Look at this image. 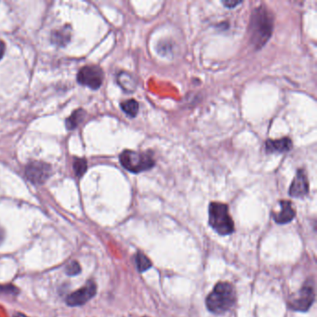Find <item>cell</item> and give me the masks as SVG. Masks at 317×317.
<instances>
[{
    "label": "cell",
    "mask_w": 317,
    "mask_h": 317,
    "mask_svg": "<svg viewBox=\"0 0 317 317\" xmlns=\"http://www.w3.org/2000/svg\"><path fill=\"white\" fill-rule=\"evenodd\" d=\"M4 238H5V232L0 227V245L2 244V242L4 241Z\"/></svg>",
    "instance_id": "22"
},
{
    "label": "cell",
    "mask_w": 317,
    "mask_h": 317,
    "mask_svg": "<svg viewBox=\"0 0 317 317\" xmlns=\"http://www.w3.org/2000/svg\"><path fill=\"white\" fill-rule=\"evenodd\" d=\"M273 30V17L267 7L262 6L254 10L249 22V34L256 49H262L268 42Z\"/></svg>",
    "instance_id": "1"
},
{
    "label": "cell",
    "mask_w": 317,
    "mask_h": 317,
    "mask_svg": "<svg viewBox=\"0 0 317 317\" xmlns=\"http://www.w3.org/2000/svg\"><path fill=\"white\" fill-rule=\"evenodd\" d=\"M80 272H81V267L78 262H72L71 264H68L66 268V273L69 275H77L78 273H80Z\"/></svg>",
    "instance_id": "18"
},
{
    "label": "cell",
    "mask_w": 317,
    "mask_h": 317,
    "mask_svg": "<svg viewBox=\"0 0 317 317\" xmlns=\"http://www.w3.org/2000/svg\"><path fill=\"white\" fill-rule=\"evenodd\" d=\"M117 82L119 84V86L127 92H132L136 88L137 83L135 79L133 78L132 74L126 73V72L118 73Z\"/></svg>",
    "instance_id": "12"
},
{
    "label": "cell",
    "mask_w": 317,
    "mask_h": 317,
    "mask_svg": "<svg viewBox=\"0 0 317 317\" xmlns=\"http://www.w3.org/2000/svg\"><path fill=\"white\" fill-rule=\"evenodd\" d=\"M280 206H281V211H279L278 213H273V219L277 223L285 225L294 219L296 212L293 209L290 201H280Z\"/></svg>",
    "instance_id": "10"
},
{
    "label": "cell",
    "mask_w": 317,
    "mask_h": 317,
    "mask_svg": "<svg viewBox=\"0 0 317 317\" xmlns=\"http://www.w3.org/2000/svg\"><path fill=\"white\" fill-rule=\"evenodd\" d=\"M0 293H5V294H12L17 295L18 289L15 288L14 286H0Z\"/></svg>",
    "instance_id": "19"
},
{
    "label": "cell",
    "mask_w": 317,
    "mask_h": 317,
    "mask_svg": "<svg viewBox=\"0 0 317 317\" xmlns=\"http://www.w3.org/2000/svg\"><path fill=\"white\" fill-rule=\"evenodd\" d=\"M292 148V141L289 138L279 140H268L265 142V150L267 153H286Z\"/></svg>",
    "instance_id": "11"
},
{
    "label": "cell",
    "mask_w": 317,
    "mask_h": 317,
    "mask_svg": "<svg viewBox=\"0 0 317 317\" xmlns=\"http://www.w3.org/2000/svg\"><path fill=\"white\" fill-rule=\"evenodd\" d=\"M84 111L77 110L72 114V116L66 120V127L68 129H73L78 127V124L83 119Z\"/></svg>",
    "instance_id": "16"
},
{
    "label": "cell",
    "mask_w": 317,
    "mask_h": 317,
    "mask_svg": "<svg viewBox=\"0 0 317 317\" xmlns=\"http://www.w3.org/2000/svg\"><path fill=\"white\" fill-rule=\"evenodd\" d=\"M120 163L127 171L132 173H140L151 170L156 165L153 156L148 153L125 150L119 156Z\"/></svg>",
    "instance_id": "4"
},
{
    "label": "cell",
    "mask_w": 317,
    "mask_h": 317,
    "mask_svg": "<svg viewBox=\"0 0 317 317\" xmlns=\"http://www.w3.org/2000/svg\"><path fill=\"white\" fill-rule=\"evenodd\" d=\"M315 298L314 288L311 282H307L303 286V288L299 293L298 298L293 301L290 307L295 311L306 312L309 308L312 306V303Z\"/></svg>",
    "instance_id": "8"
},
{
    "label": "cell",
    "mask_w": 317,
    "mask_h": 317,
    "mask_svg": "<svg viewBox=\"0 0 317 317\" xmlns=\"http://www.w3.org/2000/svg\"><path fill=\"white\" fill-rule=\"evenodd\" d=\"M235 290L227 282H220L215 286L212 292L208 296L206 303L210 312L217 314L227 312L235 303Z\"/></svg>",
    "instance_id": "2"
},
{
    "label": "cell",
    "mask_w": 317,
    "mask_h": 317,
    "mask_svg": "<svg viewBox=\"0 0 317 317\" xmlns=\"http://www.w3.org/2000/svg\"><path fill=\"white\" fill-rule=\"evenodd\" d=\"M97 287L92 281H88L83 288H79L77 291L70 294L66 299V303L69 306H80L88 303L89 300L96 295Z\"/></svg>",
    "instance_id": "7"
},
{
    "label": "cell",
    "mask_w": 317,
    "mask_h": 317,
    "mask_svg": "<svg viewBox=\"0 0 317 317\" xmlns=\"http://www.w3.org/2000/svg\"><path fill=\"white\" fill-rule=\"evenodd\" d=\"M70 30L68 27H66L65 29H60L58 31H55L52 33V42L54 44H57L58 46H64L70 40Z\"/></svg>",
    "instance_id": "13"
},
{
    "label": "cell",
    "mask_w": 317,
    "mask_h": 317,
    "mask_svg": "<svg viewBox=\"0 0 317 317\" xmlns=\"http://www.w3.org/2000/svg\"><path fill=\"white\" fill-rule=\"evenodd\" d=\"M6 51V45L2 40H0V60L3 58Z\"/></svg>",
    "instance_id": "21"
},
{
    "label": "cell",
    "mask_w": 317,
    "mask_h": 317,
    "mask_svg": "<svg viewBox=\"0 0 317 317\" xmlns=\"http://www.w3.org/2000/svg\"><path fill=\"white\" fill-rule=\"evenodd\" d=\"M136 264L138 271L140 273H143L152 267L151 260L148 259L146 256L142 252H138V254H137Z\"/></svg>",
    "instance_id": "15"
},
{
    "label": "cell",
    "mask_w": 317,
    "mask_h": 317,
    "mask_svg": "<svg viewBox=\"0 0 317 317\" xmlns=\"http://www.w3.org/2000/svg\"><path fill=\"white\" fill-rule=\"evenodd\" d=\"M13 317H27V316H26L25 314H24V313H22V312H16V313H14V315H13Z\"/></svg>",
    "instance_id": "23"
},
{
    "label": "cell",
    "mask_w": 317,
    "mask_h": 317,
    "mask_svg": "<svg viewBox=\"0 0 317 317\" xmlns=\"http://www.w3.org/2000/svg\"><path fill=\"white\" fill-rule=\"evenodd\" d=\"M309 193L307 176L303 170H299L289 188V195L293 197L302 198Z\"/></svg>",
    "instance_id": "9"
},
{
    "label": "cell",
    "mask_w": 317,
    "mask_h": 317,
    "mask_svg": "<svg viewBox=\"0 0 317 317\" xmlns=\"http://www.w3.org/2000/svg\"><path fill=\"white\" fill-rule=\"evenodd\" d=\"M78 81L88 88L98 89L103 84V70L95 65L85 66L78 72Z\"/></svg>",
    "instance_id": "5"
},
{
    "label": "cell",
    "mask_w": 317,
    "mask_h": 317,
    "mask_svg": "<svg viewBox=\"0 0 317 317\" xmlns=\"http://www.w3.org/2000/svg\"><path fill=\"white\" fill-rule=\"evenodd\" d=\"M25 175L35 184H42L51 175V166L41 161H32L25 167Z\"/></svg>",
    "instance_id": "6"
},
{
    "label": "cell",
    "mask_w": 317,
    "mask_h": 317,
    "mask_svg": "<svg viewBox=\"0 0 317 317\" xmlns=\"http://www.w3.org/2000/svg\"><path fill=\"white\" fill-rule=\"evenodd\" d=\"M242 2L241 1H234V0H227V1H222V4L228 8V9H233L235 8L236 6L240 5Z\"/></svg>",
    "instance_id": "20"
},
{
    "label": "cell",
    "mask_w": 317,
    "mask_h": 317,
    "mask_svg": "<svg viewBox=\"0 0 317 317\" xmlns=\"http://www.w3.org/2000/svg\"><path fill=\"white\" fill-rule=\"evenodd\" d=\"M209 214H210V226L218 234L220 235H226L234 232V221L230 216L228 207L225 204L219 202L211 203L210 205Z\"/></svg>",
    "instance_id": "3"
},
{
    "label": "cell",
    "mask_w": 317,
    "mask_h": 317,
    "mask_svg": "<svg viewBox=\"0 0 317 317\" xmlns=\"http://www.w3.org/2000/svg\"><path fill=\"white\" fill-rule=\"evenodd\" d=\"M139 107H140L139 103H137L136 101L133 100V99L127 100V101H125L121 103V109H122L123 112L130 117H136L138 112H139Z\"/></svg>",
    "instance_id": "14"
},
{
    "label": "cell",
    "mask_w": 317,
    "mask_h": 317,
    "mask_svg": "<svg viewBox=\"0 0 317 317\" xmlns=\"http://www.w3.org/2000/svg\"><path fill=\"white\" fill-rule=\"evenodd\" d=\"M87 160L84 158H76L73 161V171L78 177H81L87 171Z\"/></svg>",
    "instance_id": "17"
}]
</instances>
